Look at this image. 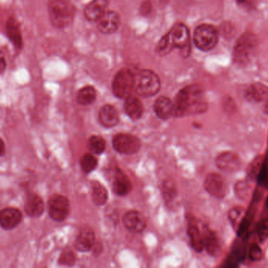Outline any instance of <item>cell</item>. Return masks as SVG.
I'll return each instance as SVG.
<instances>
[{
  "label": "cell",
  "mask_w": 268,
  "mask_h": 268,
  "mask_svg": "<svg viewBox=\"0 0 268 268\" xmlns=\"http://www.w3.org/2000/svg\"><path fill=\"white\" fill-rule=\"evenodd\" d=\"M75 257L73 252L69 249H66L60 255L59 264L65 266H72L75 264Z\"/></svg>",
  "instance_id": "cell-30"
},
{
  "label": "cell",
  "mask_w": 268,
  "mask_h": 268,
  "mask_svg": "<svg viewBox=\"0 0 268 268\" xmlns=\"http://www.w3.org/2000/svg\"><path fill=\"white\" fill-rule=\"evenodd\" d=\"M263 161L261 157H257L255 161L250 164V168H249V174H250V177L253 179H257Z\"/></svg>",
  "instance_id": "cell-32"
},
{
  "label": "cell",
  "mask_w": 268,
  "mask_h": 268,
  "mask_svg": "<svg viewBox=\"0 0 268 268\" xmlns=\"http://www.w3.org/2000/svg\"><path fill=\"white\" fill-rule=\"evenodd\" d=\"M190 109L189 87H185L179 91L173 102V116L183 117Z\"/></svg>",
  "instance_id": "cell-18"
},
{
  "label": "cell",
  "mask_w": 268,
  "mask_h": 268,
  "mask_svg": "<svg viewBox=\"0 0 268 268\" xmlns=\"http://www.w3.org/2000/svg\"><path fill=\"white\" fill-rule=\"evenodd\" d=\"M246 1H247V0H237V2H238V4H243L245 3Z\"/></svg>",
  "instance_id": "cell-40"
},
{
  "label": "cell",
  "mask_w": 268,
  "mask_h": 268,
  "mask_svg": "<svg viewBox=\"0 0 268 268\" xmlns=\"http://www.w3.org/2000/svg\"><path fill=\"white\" fill-rule=\"evenodd\" d=\"M167 36L169 39L172 50L178 48L184 51V55L190 53V32L188 27L184 24L178 23L173 27L168 33Z\"/></svg>",
  "instance_id": "cell-6"
},
{
  "label": "cell",
  "mask_w": 268,
  "mask_h": 268,
  "mask_svg": "<svg viewBox=\"0 0 268 268\" xmlns=\"http://www.w3.org/2000/svg\"><path fill=\"white\" fill-rule=\"evenodd\" d=\"M205 189L210 195L223 199L226 194V184L221 176L218 174L211 173L206 178L204 183Z\"/></svg>",
  "instance_id": "cell-11"
},
{
  "label": "cell",
  "mask_w": 268,
  "mask_h": 268,
  "mask_svg": "<svg viewBox=\"0 0 268 268\" xmlns=\"http://www.w3.org/2000/svg\"><path fill=\"white\" fill-rule=\"evenodd\" d=\"M122 221L125 227L131 232L141 233L146 227V219L142 213L137 211H128L124 215Z\"/></svg>",
  "instance_id": "cell-13"
},
{
  "label": "cell",
  "mask_w": 268,
  "mask_h": 268,
  "mask_svg": "<svg viewBox=\"0 0 268 268\" xmlns=\"http://www.w3.org/2000/svg\"><path fill=\"white\" fill-rule=\"evenodd\" d=\"M268 94V89L261 83H255L250 86L246 91V98L250 102H259L264 100Z\"/></svg>",
  "instance_id": "cell-25"
},
{
  "label": "cell",
  "mask_w": 268,
  "mask_h": 268,
  "mask_svg": "<svg viewBox=\"0 0 268 268\" xmlns=\"http://www.w3.org/2000/svg\"><path fill=\"white\" fill-rule=\"evenodd\" d=\"M135 87V74L129 68L117 72L112 82V91L118 98H126L132 95Z\"/></svg>",
  "instance_id": "cell-5"
},
{
  "label": "cell",
  "mask_w": 268,
  "mask_h": 268,
  "mask_svg": "<svg viewBox=\"0 0 268 268\" xmlns=\"http://www.w3.org/2000/svg\"><path fill=\"white\" fill-rule=\"evenodd\" d=\"M242 213V209L240 208H233L232 210L229 212V219L231 220L232 224L234 225V223H236V221L238 220V218L240 217Z\"/></svg>",
  "instance_id": "cell-37"
},
{
  "label": "cell",
  "mask_w": 268,
  "mask_h": 268,
  "mask_svg": "<svg viewBox=\"0 0 268 268\" xmlns=\"http://www.w3.org/2000/svg\"><path fill=\"white\" fill-rule=\"evenodd\" d=\"M48 13L51 24L57 29H64L73 21L75 7L70 0H49Z\"/></svg>",
  "instance_id": "cell-1"
},
{
  "label": "cell",
  "mask_w": 268,
  "mask_h": 268,
  "mask_svg": "<svg viewBox=\"0 0 268 268\" xmlns=\"http://www.w3.org/2000/svg\"><path fill=\"white\" fill-rule=\"evenodd\" d=\"M154 110L160 119H169L173 115V102L168 97H160L155 102Z\"/></svg>",
  "instance_id": "cell-20"
},
{
  "label": "cell",
  "mask_w": 268,
  "mask_h": 268,
  "mask_svg": "<svg viewBox=\"0 0 268 268\" xmlns=\"http://www.w3.org/2000/svg\"><path fill=\"white\" fill-rule=\"evenodd\" d=\"M91 197L94 204L98 206L104 205L108 199L107 190L98 182H95L93 185Z\"/></svg>",
  "instance_id": "cell-26"
},
{
  "label": "cell",
  "mask_w": 268,
  "mask_h": 268,
  "mask_svg": "<svg viewBox=\"0 0 268 268\" xmlns=\"http://www.w3.org/2000/svg\"><path fill=\"white\" fill-rule=\"evenodd\" d=\"M108 0H93L86 6L84 15L88 21H98L106 10Z\"/></svg>",
  "instance_id": "cell-16"
},
{
  "label": "cell",
  "mask_w": 268,
  "mask_h": 268,
  "mask_svg": "<svg viewBox=\"0 0 268 268\" xmlns=\"http://www.w3.org/2000/svg\"><path fill=\"white\" fill-rule=\"evenodd\" d=\"M257 234L261 242H265L268 238V218L263 219L257 227Z\"/></svg>",
  "instance_id": "cell-31"
},
{
  "label": "cell",
  "mask_w": 268,
  "mask_h": 268,
  "mask_svg": "<svg viewBox=\"0 0 268 268\" xmlns=\"http://www.w3.org/2000/svg\"><path fill=\"white\" fill-rule=\"evenodd\" d=\"M188 233L191 240V246L195 251H203L205 249L203 231H201L197 224L191 223L188 227Z\"/></svg>",
  "instance_id": "cell-24"
},
{
  "label": "cell",
  "mask_w": 268,
  "mask_h": 268,
  "mask_svg": "<svg viewBox=\"0 0 268 268\" xmlns=\"http://www.w3.org/2000/svg\"><path fill=\"white\" fill-rule=\"evenodd\" d=\"M124 103V110L126 111V114L131 118L132 120L137 121L142 117L144 108L142 103L139 100L137 97L130 95L125 98Z\"/></svg>",
  "instance_id": "cell-22"
},
{
  "label": "cell",
  "mask_w": 268,
  "mask_h": 268,
  "mask_svg": "<svg viewBox=\"0 0 268 268\" xmlns=\"http://www.w3.org/2000/svg\"><path fill=\"white\" fill-rule=\"evenodd\" d=\"M203 237H204V248L210 255L219 256L221 252V245L219 242V238L216 234L208 229L203 230Z\"/></svg>",
  "instance_id": "cell-23"
},
{
  "label": "cell",
  "mask_w": 268,
  "mask_h": 268,
  "mask_svg": "<svg viewBox=\"0 0 268 268\" xmlns=\"http://www.w3.org/2000/svg\"><path fill=\"white\" fill-rule=\"evenodd\" d=\"M6 68V61L3 52L0 50V74L3 73Z\"/></svg>",
  "instance_id": "cell-38"
},
{
  "label": "cell",
  "mask_w": 268,
  "mask_h": 268,
  "mask_svg": "<svg viewBox=\"0 0 268 268\" xmlns=\"http://www.w3.org/2000/svg\"><path fill=\"white\" fill-rule=\"evenodd\" d=\"M48 208L51 219L56 222H61L64 221L69 214L70 202L66 197L55 195L50 199Z\"/></svg>",
  "instance_id": "cell-8"
},
{
  "label": "cell",
  "mask_w": 268,
  "mask_h": 268,
  "mask_svg": "<svg viewBox=\"0 0 268 268\" xmlns=\"http://www.w3.org/2000/svg\"><path fill=\"white\" fill-rule=\"evenodd\" d=\"M97 92L94 87L87 86L79 90L77 95V101L82 106H89L95 102Z\"/></svg>",
  "instance_id": "cell-27"
},
{
  "label": "cell",
  "mask_w": 268,
  "mask_h": 268,
  "mask_svg": "<svg viewBox=\"0 0 268 268\" xmlns=\"http://www.w3.org/2000/svg\"><path fill=\"white\" fill-rule=\"evenodd\" d=\"M95 243V235L94 231L90 228H84L79 231L75 242V249L82 253L89 252L94 247Z\"/></svg>",
  "instance_id": "cell-17"
},
{
  "label": "cell",
  "mask_w": 268,
  "mask_h": 268,
  "mask_svg": "<svg viewBox=\"0 0 268 268\" xmlns=\"http://www.w3.org/2000/svg\"><path fill=\"white\" fill-rule=\"evenodd\" d=\"M250 257L252 261H258L263 257V253L258 245L253 244L250 249Z\"/></svg>",
  "instance_id": "cell-34"
},
{
  "label": "cell",
  "mask_w": 268,
  "mask_h": 268,
  "mask_svg": "<svg viewBox=\"0 0 268 268\" xmlns=\"http://www.w3.org/2000/svg\"><path fill=\"white\" fill-rule=\"evenodd\" d=\"M236 192L238 194V196L242 197V198H246L249 194V185L247 183H244V182H241L238 183L236 185Z\"/></svg>",
  "instance_id": "cell-36"
},
{
  "label": "cell",
  "mask_w": 268,
  "mask_h": 268,
  "mask_svg": "<svg viewBox=\"0 0 268 268\" xmlns=\"http://www.w3.org/2000/svg\"><path fill=\"white\" fill-rule=\"evenodd\" d=\"M81 168L85 172L89 173L95 169L98 166V160L92 153H86L80 160Z\"/></svg>",
  "instance_id": "cell-29"
},
{
  "label": "cell",
  "mask_w": 268,
  "mask_h": 268,
  "mask_svg": "<svg viewBox=\"0 0 268 268\" xmlns=\"http://www.w3.org/2000/svg\"><path fill=\"white\" fill-rule=\"evenodd\" d=\"M98 29L104 34H111L116 32L120 25V17L116 12L107 10L98 21Z\"/></svg>",
  "instance_id": "cell-10"
},
{
  "label": "cell",
  "mask_w": 268,
  "mask_h": 268,
  "mask_svg": "<svg viewBox=\"0 0 268 268\" xmlns=\"http://www.w3.org/2000/svg\"><path fill=\"white\" fill-rule=\"evenodd\" d=\"M5 143H4L3 140L0 138V157H2L4 153H5Z\"/></svg>",
  "instance_id": "cell-39"
},
{
  "label": "cell",
  "mask_w": 268,
  "mask_h": 268,
  "mask_svg": "<svg viewBox=\"0 0 268 268\" xmlns=\"http://www.w3.org/2000/svg\"><path fill=\"white\" fill-rule=\"evenodd\" d=\"M23 215L20 210L12 207L0 210V227L6 230L16 228L21 221Z\"/></svg>",
  "instance_id": "cell-9"
},
{
  "label": "cell",
  "mask_w": 268,
  "mask_h": 268,
  "mask_svg": "<svg viewBox=\"0 0 268 268\" xmlns=\"http://www.w3.org/2000/svg\"><path fill=\"white\" fill-rule=\"evenodd\" d=\"M163 187V194L165 195V199H167V200H171V199H173V196L176 195L174 186L173 185V183L166 182V183H165Z\"/></svg>",
  "instance_id": "cell-35"
},
{
  "label": "cell",
  "mask_w": 268,
  "mask_h": 268,
  "mask_svg": "<svg viewBox=\"0 0 268 268\" xmlns=\"http://www.w3.org/2000/svg\"><path fill=\"white\" fill-rule=\"evenodd\" d=\"M6 34L11 42L13 45L17 49L20 50L23 48V36L21 33V25L17 18L13 16H10L8 18L5 25Z\"/></svg>",
  "instance_id": "cell-12"
},
{
  "label": "cell",
  "mask_w": 268,
  "mask_h": 268,
  "mask_svg": "<svg viewBox=\"0 0 268 268\" xmlns=\"http://www.w3.org/2000/svg\"><path fill=\"white\" fill-rule=\"evenodd\" d=\"M112 144L114 149L122 154H134L141 149L139 138L133 134L126 133H120L114 136Z\"/></svg>",
  "instance_id": "cell-7"
},
{
  "label": "cell",
  "mask_w": 268,
  "mask_h": 268,
  "mask_svg": "<svg viewBox=\"0 0 268 268\" xmlns=\"http://www.w3.org/2000/svg\"><path fill=\"white\" fill-rule=\"evenodd\" d=\"M133 186L129 178L121 170H117L113 182V191L119 196H125L130 194Z\"/></svg>",
  "instance_id": "cell-21"
},
{
  "label": "cell",
  "mask_w": 268,
  "mask_h": 268,
  "mask_svg": "<svg viewBox=\"0 0 268 268\" xmlns=\"http://www.w3.org/2000/svg\"><path fill=\"white\" fill-rule=\"evenodd\" d=\"M194 43L199 50L210 51L214 49L219 40V32L214 25L203 24L196 28L194 32Z\"/></svg>",
  "instance_id": "cell-4"
},
{
  "label": "cell",
  "mask_w": 268,
  "mask_h": 268,
  "mask_svg": "<svg viewBox=\"0 0 268 268\" xmlns=\"http://www.w3.org/2000/svg\"><path fill=\"white\" fill-rule=\"evenodd\" d=\"M44 202L36 194H30L27 197L25 204V213L32 218L40 217L44 212Z\"/></svg>",
  "instance_id": "cell-15"
},
{
  "label": "cell",
  "mask_w": 268,
  "mask_h": 268,
  "mask_svg": "<svg viewBox=\"0 0 268 268\" xmlns=\"http://www.w3.org/2000/svg\"><path fill=\"white\" fill-rule=\"evenodd\" d=\"M258 39L255 35L246 32L238 38L234 46L233 59L239 66H246L255 57L258 49Z\"/></svg>",
  "instance_id": "cell-2"
},
{
  "label": "cell",
  "mask_w": 268,
  "mask_h": 268,
  "mask_svg": "<svg viewBox=\"0 0 268 268\" xmlns=\"http://www.w3.org/2000/svg\"><path fill=\"white\" fill-rule=\"evenodd\" d=\"M216 164L220 170L226 172H233L240 168L241 160L236 153L223 152L218 156Z\"/></svg>",
  "instance_id": "cell-14"
},
{
  "label": "cell",
  "mask_w": 268,
  "mask_h": 268,
  "mask_svg": "<svg viewBox=\"0 0 268 268\" xmlns=\"http://www.w3.org/2000/svg\"><path fill=\"white\" fill-rule=\"evenodd\" d=\"M267 206H268V201H267Z\"/></svg>",
  "instance_id": "cell-41"
},
{
  "label": "cell",
  "mask_w": 268,
  "mask_h": 268,
  "mask_svg": "<svg viewBox=\"0 0 268 268\" xmlns=\"http://www.w3.org/2000/svg\"><path fill=\"white\" fill-rule=\"evenodd\" d=\"M119 121L118 112L114 106L105 105L99 112V121L105 128H113L118 125Z\"/></svg>",
  "instance_id": "cell-19"
},
{
  "label": "cell",
  "mask_w": 268,
  "mask_h": 268,
  "mask_svg": "<svg viewBox=\"0 0 268 268\" xmlns=\"http://www.w3.org/2000/svg\"><path fill=\"white\" fill-rule=\"evenodd\" d=\"M161 82L160 77L152 70L143 69L135 74L134 91L142 97H152L160 91Z\"/></svg>",
  "instance_id": "cell-3"
},
{
  "label": "cell",
  "mask_w": 268,
  "mask_h": 268,
  "mask_svg": "<svg viewBox=\"0 0 268 268\" xmlns=\"http://www.w3.org/2000/svg\"><path fill=\"white\" fill-rule=\"evenodd\" d=\"M260 184L262 186H267L268 184V165L263 163L261 170L257 178Z\"/></svg>",
  "instance_id": "cell-33"
},
{
  "label": "cell",
  "mask_w": 268,
  "mask_h": 268,
  "mask_svg": "<svg viewBox=\"0 0 268 268\" xmlns=\"http://www.w3.org/2000/svg\"><path fill=\"white\" fill-rule=\"evenodd\" d=\"M88 148L94 154H102L105 149V140L98 135H94L88 141Z\"/></svg>",
  "instance_id": "cell-28"
}]
</instances>
